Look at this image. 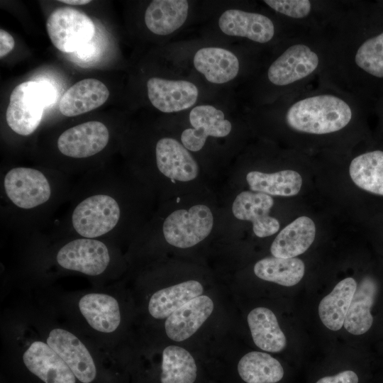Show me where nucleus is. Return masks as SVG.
<instances>
[{
	"label": "nucleus",
	"instance_id": "obj_25",
	"mask_svg": "<svg viewBox=\"0 0 383 383\" xmlns=\"http://www.w3.org/2000/svg\"><path fill=\"white\" fill-rule=\"evenodd\" d=\"M79 309L89 326L102 333H112L121 323L118 301L105 294L91 293L82 296Z\"/></svg>",
	"mask_w": 383,
	"mask_h": 383
},
{
	"label": "nucleus",
	"instance_id": "obj_10",
	"mask_svg": "<svg viewBox=\"0 0 383 383\" xmlns=\"http://www.w3.org/2000/svg\"><path fill=\"white\" fill-rule=\"evenodd\" d=\"M56 260L62 268L96 276L107 268L110 255L103 242L94 238H81L63 245L57 252Z\"/></svg>",
	"mask_w": 383,
	"mask_h": 383
},
{
	"label": "nucleus",
	"instance_id": "obj_29",
	"mask_svg": "<svg viewBox=\"0 0 383 383\" xmlns=\"http://www.w3.org/2000/svg\"><path fill=\"white\" fill-rule=\"evenodd\" d=\"M203 287L196 280H189L154 293L149 301L148 310L157 319L167 318L178 309L203 294Z\"/></svg>",
	"mask_w": 383,
	"mask_h": 383
},
{
	"label": "nucleus",
	"instance_id": "obj_28",
	"mask_svg": "<svg viewBox=\"0 0 383 383\" xmlns=\"http://www.w3.org/2000/svg\"><path fill=\"white\" fill-rule=\"evenodd\" d=\"M247 319L253 342L258 348L271 353H279L284 349L286 337L270 309L257 307L249 313Z\"/></svg>",
	"mask_w": 383,
	"mask_h": 383
},
{
	"label": "nucleus",
	"instance_id": "obj_21",
	"mask_svg": "<svg viewBox=\"0 0 383 383\" xmlns=\"http://www.w3.org/2000/svg\"><path fill=\"white\" fill-rule=\"evenodd\" d=\"M316 234V226L312 218L299 216L279 231L271 245L270 252L275 257H296L310 248Z\"/></svg>",
	"mask_w": 383,
	"mask_h": 383
},
{
	"label": "nucleus",
	"instance_id": "obj_11",
	"mask_svg": "<svg viewBox=\"0 0 383 383\" xmlns=\"http://www.w3.org/2000/svg\"><path fill=\"white\" fill-rule=\"evenodd\" d=\"M262 2L291 24L325 28L336 14L340 1L265 0Z\"/></svg>",
	"mask_w": 383,
	"mask_h": 383
},
{
	"label": "nucleus",
	"instance_id": "obj_6",
	"mask_svg": "<svg viewBox=\"0 0 383 383\" xmlns=\"http://www.w3.org/2000/svg\"><path fill=\"white\" fill-rule=\"evenodd\" d=\"M121 208L112 196L96 194L81 201L73 210L74 230L82 238H96L111 232L121 218Z\"/></svg>",
	"mask_w": 383,
	"mask_h": 383
},
{
	"label": "nucleus",
	"instance_id": "obj_23",
	"mask_svg": "<svg viewBox=\"0 0 383 383\" xmlns=\"http://www.w3.org/2000/svg\"><path fill=\"white\" fill-rule=\"evenodd\" d=\"M348 172L357 188L383 198V150H368L355 155L350 161Z\"/></svg>",
	"mask_w": 383,
	"mask_h": 383
},
{
	"label": "nucleus",
	"instance_id": "obj_2",
	"mask_svg": "<svg viewBox=\"0 0 383 383\" xmlns=\"http://www.w3.org/2000/svg\"><path fill=\"white\" fill-rule=\"evenodd\" d=\"M327 65L318 78L362 103L370 80L383 79V30L366 32L360 5L341 1L328 27Z\"/></svg>",
	"mask_w": 383,
	"mask_h": 383
},
{
	"label": "nucleus",
	"instance_id": "obj_17",
	"mask_svg": "<svg viewBox=\"0 0 383 383\" xmlns=\"http://www.w3.org/2000/svg\"><path fill=\"white\" fill-rule=\"evenodd\" d=\"M155 160L158 170L165 177L179 182L194 179L199 173V166L182 143L165 137L155 145Z\"/></svg>",
	"mask_w": 383,
	"mask_h": 383
},
{
	"label": "nucleus",
	"instance_id": "obj_37",
	"mask_svg": "<svg viewBox=\"0 0 383 383\" xmlns=\"http://www.w3.org/2000/svg\"><path fill=\"white\" fill-rule=\"evenodd\" d=\"M60 1L70 5H84L91 2L89 0H61Z\"/></svg>",
	"mask_w": 383,
	"mask_h": 383
},
{
	"label": "nucleus",
	"instance_id": "obj_18",
	"mask_svg": "<svg viewBox=\"0 0 383 383\" xmlns=\"http://www.w3.org/2000/svg\"><path fill=\"white\" fill-rule=\"evenodd\" d=\"M23 360L28 370L45 383H75V376L47 343L33 342L25 351Z\"/></svg>",
	"mask_w": 383,
	"mask_h": 383
},
{
	"label": "nucleus",
	"instance_id": "obj_13",
	"mask_svg": "<svg viewBox=\"0 0 383 383\" xmlns=\"http://www.w3.org/2000/svg\"><path fill=\"white\" fill-rule=\"evenodd\" d=\"M109 140L107 127L100 121H91L67 129L59 136L57 145L65 156L86 158L103 150Z\"/></svg>",
	"mask_w": 383,
	"mask_h": 383
},
{
	"label": "nucleus",
	"instance_id": "obj_26",
	"mask_svg": "<svg viewBox=\"0 0 383 383\" xmlns=\"http://www.w3.org/2000/svg\"><path fill=\"white\" fill-rule=\"evenodd\" d=\"M377 284L371 277H364L357 285L345 316L344 328L353 335H362L371 328L370 309L374 302Z\"/></svg>",
	"mask_w": 383,
	"mask_h": 383
},
{
	"label": "nucleus",
	"instance_id": "obj_9",
	"mask_svg": "<svg viewBox=\"0 0 383 383\" xmlns=\"http://www.w3.org/2000/svg\"><path fill=\"white\" fill-rule=\"evenodd\" d=\"M4 189L10 201L23 209H31L46 203L52 191L46 176L31 167H18L9 170L4 178Z\"/></svg>",
	"mask_w": 383,
	"mask_h": 383
},
{
	"label": "nucleus",
	"instance_id": "obj_8",
	"mask_svg": "<svg viewBox=\"0 0 383 383\" xmlns=\"http://www.w3.org/2000/svg\"><path fill=\"white\" fill-rule=\"evenodd\" d=\"M46 28L53 45L67 53L76 52L90 42L95 33L92 20L84 13L70 7L54 10L47 20Z\"/></svg>",
	"mask_w": 383,
	"mask_h": 383
},
{
	"label": "nucleus",
	"instance_id": "obj_33",
	"mask_svg": "<svg viewBox=\"0 0 383 383\" xmlns=\"http://www.w3.org/2000/svg\"><path fill=\"white\" fill-rule=\"evenodd\" d=\"M196 378L195 360L187 350L177 345L164 349L161 383H194Z\"/></svg>",
	"mask_w": 383,
	"mask_h": 383
},
{
	"label": "nucleus",
	"instance_id": "obj_36",
	"mask_svg": "<svg viewBox=\"0 0 383 383\" xmlns=\"http://www.w3.org/2000/svg\"><path fill=\"white\" fill-rule=\"evenodd\" d=\"M95 49L96 48H94V45L91 44L90 42H89L88 43L82 46L74 52L77 54V56L79 57H88L92 55V53L94 52Z\"/></svg>",
	"mask_w": 383,
	"mask_h": 383
},
{
	"label": "nucleus",
	"instance_id": "obj_14",
	"mask_svg": "<svg viewBox=\"0 0 383 383\" xmlns=\"http://www.w3.org/2000/svg\"><path fill=\"white\" fill-rule=\"evenodd\" d=\"M273 205L274 199L270 195L243 191L236 196L232 212L236 218L250 221L256 236L265 238L275 234L280 228L279 221L270 214Z\"/></svg>",
	"mask_w": 383,
	"mask_h": 383
},
{
	"label": "nucleus",
	"instance_id": "obj_20",
	"mask_svg": "<svg viewBox=\"0 0 383 383\" xmlns=\"http://www.w3.org/2000/svg\"><path fill=\"white\" fill-rule=\"evenodd\" d=\"M109 91L101 81L88 78L76 82L62 95L59 103L60 113L67 117L91 111L103 105Z\"/></svg>",
	"mask_w": 383,
	"mask_h": 383
},
{
	"label": "nucleus",
	"instance_id": "obj_12",
	"mask_svg": "<svg viewBox=\"0 0 383 383\" xmlns=\"http://www.w3.org/2000/svg\"><path fill=\"white\" fill-rule=\"evenodd\" d=\"M189 120L192 128H187L182 133L181 143L193 152L201 150L208 137L223 138L232 130V124L225 118L223 112L209 104L194 106L189 113Z\"/></svg>",
	"mask_w": 383,
	"mask_h": 383
},
{
	"label": "nucleus",
	"instance_id": "obj_24",
	"mask_svg": "<svg viewBox=\"0 0 383 383\" xmlns=\"http://www.w3.org/2000/svg\"><path fill=\"white\" fill-rule=\"evenodd\" d=\"M188 12L187 0H154L145 10V23L152 33L167 35L182 27Z\"/></svg>",
	"mask_w": 383,
	"mask_h": 383
},
{
	"label": "nucleus",
	"instance_id": "obj_35",
	"mask_svg": "<svg viewBox=\"0 0 383 383\" xmlns=\"http://www.w3.org/2000/svg\"><path fill=\"white\" fill-rule=\"evenodd\" d=\"M15 42L12 35L7 31L0 30V57L8 55L14 48Z\"/></svg>",
	"mask_w": 383,
	"mask_h": 383
},
{
	"label": "nucleus",
	"instance_id": "obj_30",
	"mask_svg": "<svg viewBox=\"0 0 383 383\" xmlns=\"http://www.w3.org/2000/svg\"><path fill=\"white\" fill-rule=\"evenodd\" d=\"M357 287L355 279L345 278L322 299L318 306V315L327 328L338 331L343 327Z\"/></svg>",
	"mask_w": 383,
	"mask_h": 383
},
{
	"label": "nucleus",
	"instance_id": "obj_5",
	"mask_svg": "<svg viewBox=\"0 0 383 383\" xmlns=\"http://www.w3.org/2000/svg\"><path fill=\"white\" fill-rule=\"evenodd\" d=\"M218 26L226 35L245 38L260 45L279 41L302 28L285 21L277 23L262 13L238 9L225 11L219 17Z\"/></svg>",
	"mask_w": 383,
	"mask_h": 383
},
{
	"label": "nucleus",
	"instance_id": "obj_31",
	"mask_svg": "<svg viewBox=\"0 0 383 383\" xmlns=\"http://www.w3.org/2000/svg\"><path fill=\"white\" fill-rule=\"evenodd\" d=\"M261 279L284 287L297 284L305 273L304 262L299 258L268 257L257 261L253 268Z\"/></svg>",
	"mask_w": 383,
	"mask_h": 383
},
{
	"label": "nucleus",
	"instance_id": "obj_22",
	"mask_svg": "<svg viewBox=\"0 0 383 383\" xmlns=\"http://www.w3.org/2000/svg\"><path fill=\"white\" fill-rule=\"evenodd\" d=\"M195 69L213 84H224L234 79L240 71L238 57L228 50L206 47L194 54Z\"/></svg>",
	"mask_w": 383,
	"mask_h": 383
},
{
	"label": "nucleus",
	"instance_id": "obj_19",
	"mask_svg": "<svg viewBox=\"0 0 383 383\" xmlns=\"http://www.w3.org/2000/svg\"><path fill=\"white\" fill-rule=\"evenodd\" d=\"M213 310V301L201 295L169 316L165 328L167 335L174 341H182L192 336L210 316Z\"/></svg>",
	"mask_w": 383,
	"mask_h": 383
},
{
	"label": "nucleus",
	"instance_id": "obj_27",
	"mask_svg": "<svg viewBox=\"0 0 383 383\" xmlns=\"http://www.w3.org/2000/svg\"><path fill=\"white\" fill-rule=\"evenodd\" d=\"M246 181L252 192L270 196L289 197L301 191L303 179L294 170H282L272 173L250 171L246 174Z\"/></svg>",
	"mask_w": 383,
	"mask_h": 383
},
{
	"label": "nucleus",
	"instance_id": "obj_34",
	"mask_svg": "<svg viewBox=\"0 0 383 383\" xmlns=\"http://www.w3.org/2000/svg\"><path fill=\"white\" fill-rule=\"evenodd\" d=\"M316 383H358V377L352 370H345L334 376L322 377Z\"/></svg>",
	"mask_w": 383,
	"mask_h": 383
},
{
	"label": "nucleus",
	"instance_id": "obj_32",
	"mask_svg": "<svg viewBox=\"0 0 383 383\" xmlns=\"http://www.w3.org/2000/svg\"><path fill=\"white\" fill-rule=\"evenodd\" d=\"M238 372L246 383H277L284 376L280 362L270 355L252 351L241 357Z\"/></svg>",
	"mask_w": 383,
	"mask_h": 383
},
{
	"label": "nucleus",
	"instance_id": "obj_3",
	"mask_svg": "<svg viewBox=\"0 0 383 383\" xmlns=\"http://www.w3.org/2000/svg\"><path fill=\"white\" fill-rule=\"evenodd\" d=\"M262 74V102L273 104L311 85L323 74L330 50L328 26L302 27L277 43Z\"/></svg>",
	"mask_w": 383,
	"mask_h": 383
},
{
	"label": "nucleus",
	"instance_id": "obj_1",
	"mask_svg": "<svg viewBox=\"0 0 383 383\" xmlns=\"http://www.w3.org/2000/svg\"><path fill=\"white\" fill-rule=\"evenodd\" d=\"M362 103L333 85L317 80L271 104L267 111L299 148L352 141L362 123Z\"/></svg>",
	"mask_w": 383,
	"mask_h": 383
},
{
	"label": "nucleus",
	"instance_id": "obj_15",
	"mask_svg": "<svg viewBox=\"0 0 383 383\" xmlns=\"http://www.w3.org/2000/svg\"><path fill=\"white\" fill-rule=\"evenodd\" d=\"M147 91L152 105L164 113L179 112L191 108L198 99L199 90L192 82L151 77Z\"/></svg>",
	"mask_w": 383,
	"mask_h": 383
},
{
	"label": "nucleus",
	"instance_id": "obj_7",
	"mask_svg": "<svg viewBox=\"0 0 383 383\" xmlns=\"http://www.w3.org/2000/svg\"><path fill=\"white\" fill-rule=\"evenodd\" d=\"M213 217L209 207L196 204L188 210L178 209L164 221L165 240L177 248H188L204 240L211 232Z\"/></svg>",
	"mask_w": 383,
	"mask_h": 383
},
{
	"label": "nucleus",
	"instance_id": "obj_16",
	"mask_svg": "<svg viewBox=\"0 0 383 383\" xmlns=\"http://www.w3.org/2000/svg\"><path fill=\"white\" fill-rule=\"evenodd\" d=\"M47 344L60 355L80 382L90 383L95 379L96 370L93 358L74 334L62 328H55L50 332Z\"/></svg>",
	"mask_w": 383,
	"mask_h": 383
},
{
	"label": "nucleus",
	"instance_id": "obj_4",
	"mask_svg": "<svg viewBox=\"0 0 383 383\" xmlns=\"http://www.w3.org/2000/svg\"><path fill=\"white\" fill-rule=\"evenodd\" d=\"M56 93L46 82L28 81L11 93L6 109L8 126L16 133L26 136L39 126L45 107L55 101Z\"/></svg>",
	"mask_w": 383,
	"mask_h": 383
}]
</instances>
